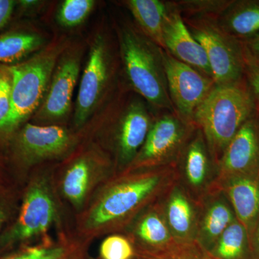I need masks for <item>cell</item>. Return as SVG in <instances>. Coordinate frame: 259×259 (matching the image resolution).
<instances>
[{
	"mask_svg": "<svg viewBox=\"0 0 259 259\" xmlns=\"http://www.w3.org/2000/svg\"><path fill=\"white\" fill-rule=\"evenodd\" d=\"M177 177L175 165L124 172L104 189L89 209L81 232L92 238L122 228L164 195Z\"/></svg>",
	"mask_w": 259,
	"mask_h": 259,
	"instance_id": "1",
	"label": "cell"
},
{
	"mask_svg": "<svg viewBox=\"0 0 259 259\" xmlns=\"http://www.w3.org/2000/svg\"><path fill=\"white\" fill-rule=\"evenodd\" d=\"M115 28L120 64L130 88L156 113L175 112L168 95L161 48L136 24L118 22Z\"/></svg>",
	"mask_w": 259,
	"mask_h": 259,
	"instance_id": "2",
	"label": "cell"
},
{
	"mask_svg": "<svg viewBox=\"0 0 259 259\" xmlns=\"http://www.w3.org/2000/svg\"><path fill=\"white\" fill-rule=\"evenodd\" d=\"M256 112L245 77L231 84L214 85L197 107L194 124L203 134L216 165L242 125Z\"/></svg>",
	"mask_w": 259,
	"mask_h": 259,
	"instance_id": "3",
	"label": "cell"
},
{
	"mask_svg": "<svg viewBox=\"0 0 259 259\" xmlns=\"http://www.w3.org/2000/svg\"><path fill=\"white\" fill-rule=\"evenodd\" d=\"M61 48L53 46L8 66L12 78L11 108L0 124V141L12 139L41 105Z\"/></svg>",
	"mask_w": 259,
	"mask_h": 259,
	"instance_id": "4",
	"label": "cell"
},
{
	"mask_svg": "<svg viewBox=\"0 0 259 259\" xmlns=\"http://www.w3.org/2000/svg\"><path fill=\"white\" fill-rule=\"evenodd\" d=\"M217 19L183 18L189 31L207 54L214 84H231L245 77L243 46L221 28Z\"/></svg>",
	"mask_w": 259,
	"mask_h": 259,
	"instance_id": "5",
	"label": "cell"
},
{
	"mask_svg": "<svg viewBox=\"0 0 259 259\" xmlns=\"http://www.w3.org/2000/svg\"><path fill=\"white\" fill-rule=\"evenodd\" d=\"M196 128L194 124L182 120L175 112H158L144 145L124 172L176 164Z\"/></svg>",
	"mask_w": 259,
	"mask_h": 259,
	"instance_id": "6",
	"label": "cell"
},
{
	"mask_svg": "<svg viewBox=\"0 0 259 259\" xmlns=\"http://www.w3.org/2000/svg\"><path fill=\"white\" fill-rule=\"evenodd\" d=\"M110 49L106 39L100 34L92 44L76 99L74 116L76 127L84 125L111 83L116 65Z\"/></svg>",
	"mask_w": 259,
	"mask_h": 259,
	"instance_id": "7",
	"label": "cell"
},
{
	"mask_svg": "<svg viewBox=\"0 0 259 259\" xmlns=\"http://www.w3.org/2000/svg\"><path fill=\"white\" fill-rule=\"evenodd\" d=\"M59 218V207L50 183L47 179L38 178L29 187L18 220L3 241L10 245L42 236Z\"/></svg>",
	"mask_w": 259,
	"mask_h": 259,
	"instance_id": "8",
	"label": "cell"
},
{
	"mask_svg": "<svg viewBox=\"0 0 259 259\" xmlns=\"http://www.w3.org/2000/svg\"><path fill=\"white\" fill-rule=\"evenodd\" d=\"M120 107L114 126V149L117 165L125 171L144 145L157 113L138 94Z\"/></svg>",
	"mask_w": 259,
	"mask_h": 259,
	"instance_id": "9",
	"label": "cell"
},
{
	"mask_svg": "<svg viewBox=\"0 0 259 259\" xmlns=\"http://www.w3.org/2000/svg\"><path fill=\"white\" fill-rule=\"evenodd\" d=\"M168 95L175 113L194 124L196 109L214 88V81L162 49Z\"/></svg>",
	"mask_w": 259,
	"mask_h": 259,
	"instance_id": "10",
	"label": "cell"
},
{
	"mask_svg": "<svg viewBox=\"0 0 259 259\" xmlns=\"http://www.w3.org/2000/svg\"><path fill=\"white\" fill-rule=\"evenodd\" d=\"M12 139L15 157L25 165L61 157L74 145L69 131L58 125L25 123Z\"/></svg>",
	"mask_w": 259,
	"mask_h": 259,
	"instance_id": "11",
	"label": "cell"
},
{
	"mask_svg": "<svg viewBox=\"0 0 259 259\" xmlns=\"http://www.w3.org/2000/svg\"><path fill=\"white\" fill-rule=\"evenodd\" d=\"M175 166L177 176L183 181L182 186L198 202L214 189L217 165L203 134L197 127L182 150Z\"/></svg>",
	"mask_w": 259,
	"mask_h": 259,
	"instance_id": "12",
	"label": "cell"
},
{
	"mask_svg": "<svg viewBox=\"0 0 259 259\" xmlns=\"http://www.w3.org/2000/svg\"><path fill=\"white\" fill-rule=\"evenodd\" d=\"M259 172V115L242 125L228 145L217 164L214 189L234 177Z\"/></svg>",
	"mask_w": 259,
	"mask_h": 259,
	"instance_id": "13",
	"label": "cell"
},
{
	"mask_svg": "<svg viewBox=\"0 0 259 259\" xmlns=\"http://www.w3.org/2000/svg\"><path fill=\"white\" fill-rule=\"evenodd\" d=\"M80 64L78 53L71 51L61 55L41 105L35 112V120L52 122L61 120L67 115L79 78Z\"/></svg>",
	"mask_w": 259,
	"mask_h": 259,
	"instance_id": "14",
	"label": "cell"
},
{
	"mask_svg": "<svg viewBox=\"0 0 259 259\" xmlns=\"http://www.w3.org/2000/svg\"><path fill=\"white\" fill-rule=\"evenodd\" d=\"M163 50L200 74L213 80L212 70L203 48L192 36L183 18L175 8L168 13L163 30Z\"/></svg>",
	"mask_w": 259,
	"mask_h": 259,
	"instance_id": "15",
	"label": "cell"
},
{
	"mask_svg": "<svg viewBox=\"0 0 259 259\" xmlns=\"http://www.w3.org/2000/svg\"><path fill=\"white\" fill-rule=\"evenodd\" d=\"M162 209L176 243L195 241L199 215V202L180 184L175 182L164 194Z\"/></svg>",
	"mask_w": 259,
	"mask_h": 259,
	"instance_id": "16",
	"label": "cell"
},
{
	"mask_svg": "<svg viewBox=\"0 0 259 259\" xmlns=\"http://www.w3.org/2000/svg\"><path fill=\"white\" fill-rule=\"evenodd\" d=\"M109 162L85 154L66 168L61 182L65 198L76 208H81L95 185L108 171Z\"/></svg>",
	"mask_w": 259,
	"mask_h": 259,
	"instance_id": "17",
	"label": "cell"
},
{
	"mask_svg": "<svg viewBox=\"0 0 259 259\" xmlns=\"http://www.w3.org/2000/svg\"><path fill=\"white\" fill-rule=\"evenodd\" d=\"M199 202V215L195 241L209 251L230 225L236 220L226 194L214 189Z\"/></svg>",
	"mask_w": 259,
	"mask_h": 259,
	"instance_id": "18",
	"label": "cell"
},
{
	"mask_svg": "<svg viewBox=\"0 0 259 259\" xmlns=\"http://www.w3.org/2000/svg\"><path fill=\"white\" fill-rule=\"evenodd\" d=\"M216 189L226 194L236 219L245 227L250 241L259 218V172L230 179Z\"/></svg>",
	"mask_w": 259,
	"mask_h": 259,
	"instance_id": "19",
	"label": "cell"
},
{
	"mask_svg": "<svg viewBox=\"0 0 259 259\" xmlns=\"http://www.w3.org/2000/svg\"><path fill=\"white\" fill-rule=\"evenodd\" d=\"M138 217L133 228L135 248L153 251L175 243L165 220L161 202L151 204Z\"/></svg>",
	"mask_w": 259,
	"mask_h": 259,
	"instance_id": "20",
	"label": "cell"
},
{
	"mask_svg": "<svg viewBox=\"0 0 259 259\" xmlns=\"http://www.w3.org/2000/svg\"><path fill=\"white\" fill-rule=\"evenodd\" d=\"M125 4L134 17L138 28L163 49V26L171 11L172 1L127 0Z\"/></svg>",
	"mask_w": 259,
	"mask_h": 259,
	"instance_id": "21",
	"label": "cell"
},
{
	"mask_svg": "<svg viewBox=\"0 0 259 259\" xmlns=\"http://www.w3.org/2000/svg\"><path fill=\"white\" fill-rule=\"evenodd\" d=\"M217 20L225 31L241 41L259 35V0H233Z\"/></svg>",
	"mask_w": 259,
	"mask_h": 259,
	"instance_id": "22",
	"label": "cell"
},
{
	"mask_svg": "<svg viewBox=\"0 0 259 259\" xmlns=\"http://www.w3.org/2000/svg\"><path fill=\"white\" fill-rule=\"evenodd\" d=\"M24 26L14 25L0 32V65L21 62L42 47L44 40L38 33Z\"/></svg>",
	"mask_w": 259,
	"mask_h": 259,
	"instance_id": "23",
	"label": "cell"
},
{
	"mask_svg": "<svg viewBox=\"0 0 259 259\" xmlns=\"http://www.w3.org/2000/svg\"><path fill=\"white\" fill-rule=\"evenodd\" d=\"M5 259H87L86 245L62 236L58 241L46 240Z\"/></svg>",
	"mask_w": 259,
	"mask_h": 259,
	"instance_id": "24",
	"label": "cell"
},
{
	"mask_svg": "<svg viewBox=\"0 0 259 259\" xmlns=\"http://www.w3.org/2000/svg\"><path fill=\"white\" fill-rule=\"evenodd\" d=\"M208 252L216 259H254L248 232L237 219Z\"/></svg>",
	"mask_w": 259,
	"mask_h": 259,
	"instance_id": "25",
	"label": "cell"
},
{
	"mask_svg": "<svg viewBox=\"0 0 259 259\" xmlns=\"http://www.w3.org/2000/svg\"><path fill=\"white\" fill-rule=\"evenodd\" d=\"M135 259H216L197 242L175 243L163 249L148 251L136 248Z\"/></svg>",
	"mask_w": 259,
	"mask_h": 259,
	"instance_id": "26",
	"label": "cell"
},
{
	"mask_svg": "<svg viewBox=\"0 0 259 259\" xmlns=\"http://www.w3.org/2000/svg\"><path fill=\"white\" fill-rule=\"evenodd\" d=\"M233 0H177L173 1L182 18H218Z\"/></svg>",
	"mask_w": 259,
	"mask_h": 259,
	"instance_id": "27",
	"label": "cell"
},
{
	"mask_svg": "<svg viewBox=\"0 0 259 259\" xmlns=\"http://www.w3.org/2000/svg\"><path fill=\"white\" fill-rule=\"evenodd\" d=\"M95 4L93 0H66L58 12V22L66 28L77 26L88 18Z\"/></svg>",
	"mask_w": 259,
	"mask_h": 259,
	"instance_id": "28",
	"label": "cell"
},
{
	"mask_svg": "<svg viewBox=\"0 0 259 259\" xmlns=\"http://www.w3.org/2000/svg\"><path fill=\"white\" fill-rule=\"evenodd\" d=\"M133 242L120 235L107 236L100 245V259H135Z\"/></svg>",
	"mask_w": 259,
	"mask_h": 259,
	"instance_id": "29",
	"label": "cell"
},
{
	"mask_svg": "<svg viewBox=\"0 0 259 259\" xmlns=\"http://www.w3.org/2000/svg\"><path fill=\"white\" fill-rule=\"evenodd\" d=\"M12 78L9 67L2 65L0 71V124L8 117L11 108Z\"/></svg>",
	"mask_w": 259,
	"mask_h": 259,
	"instance_id": "30",
	"label": "cell"
},
{
	"mask_svg": "<svg viewBox=\"0 0 259 259\" xmlns=\"http://www.w3.org/2000/svg\"><path fill=\"white\" fill-rule=\"evenodd\" d=\"M243 56H244L245 61V80L254 98L256 112L259 115V68L251 60L248 53L245 51L244 47H243Z\"/></svg>",
	"mask_w": 259,
	"mask_h": 259,
	"instance_id": "31",
	"label": "cell"
},
{
	"mask_svg": "<svg viewBox=\"0 0 259 259\" xmlns=\"http://www.w3.org/2000/svg\"><path fill=\"white\" fill-rule=\"evenodd\" d=\"M16 1L0 0V32L11 23L14 19Z\"/></svg>",
	"mask_w": 259,
	"mask_h": 259,
	"instance_id": "32",
	"label": "cell"
},
{
	"mask_svg": "<svg viewBox=\"0 0 259 259\" xmlns=\"http://www.w3.org/2000/svg\"><path fill=\"white\" fill-rule=\"evenodd\" d=\"M241 42H243L245 49L250 53V55L256 60L259 61V35Z\"/></svg>",
	"mask_w": 259,
	"mask_h": 259,
	"instance_id": "33",
	"label": "cell"
},
{
	"mask_svg": "<svg viewBox=\"0 0 259 259\" xmlns=\"http://www.w3.org/2000/svg\"><path fill=\"white\" fill-rule=\"evenodd\" d=\"M250 244H251L253 258L259 259V218L255 225L254 231L250 238Z\"/></svg>",
	"mask_w": 259,
	"mask_h": 259,
	"instance_id": "34",
	"label": "cell"
},
{
	"mask_svg": "<svg viewBox=\"0 0 259 259\" xmlns=\"http://www.w3.org/2000/svg\"><path fill=\"white\" fill-rule=\"evenodd\" d=\"M243 47H244V45H243ZM245 51H246V52L248 53V56H250V59H251V60L253 61V62L254 63L255 65H256L259 68V61L256 60V59H254V58L251 55H250V54L249 52H248V50H247L246 49H245V47H244Z\"/></svg>",
	"mask_w": 259,
	"mask_h": 259,
	"instance_id": "35",
	"label": "cell"
},
{
	"mask_svg": "<svg viewBox=\"0 0 259 259\" xmlns=\"http://www.w3.org/2000/svg\"><path fill=\"white\" fill-rule=\"evenodd\" d=\"M3 217H4L3 212H2L1 209H0V225H1L2 222H3Z\"/></svg>",
	"mask_w": 259,
	"mask_h": 259,
	"instance_id": "36",
	"label": "cell"
},
{
	"mask_svg": "<svg viewBox=\"0 0 259 259\" xmlns=\"http://www.w3.org/2000/svg\"><path fill=\"white\" fill-rule=\"evenodd\" d=\"M2 65H0V71H1Z\"/></svg>",
	"mask_w": 259,
	"mask_h": 259,
	"instance_id": "37",
	"label": "cell"
}]
</instances>
